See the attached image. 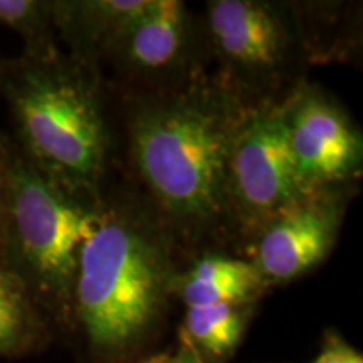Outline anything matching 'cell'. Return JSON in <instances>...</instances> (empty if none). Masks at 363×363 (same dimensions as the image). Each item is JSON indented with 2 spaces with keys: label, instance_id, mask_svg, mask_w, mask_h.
Masks as SVG:
<instances>
[{
  "label": "cell",
  "instance_id": "6da1fadb",
  "mask_svg": "<svg viewBox=\"0 0 363 363\" xmlns=\"http://www.w3.org/2000/svg\"><path fill=\"white\" fill-rule=\"evenodd\" d=\"M249 106L206 69L136 98L128 125L131 162L174 240L195 242L230 229L229 157Z\"/></svg>",
  "mask_w": 363,
  "mask_h": 363
},
{
  "label": "cell",
  "instance_id": "7a4b0ae2",
  "mask_svg": "<svg viewBox=\"0 0 363 363\" xmlns=\"http://www.w3.org/2000/svg\"><path fill=\"white\" fill-rule=\"evenodd\" d=\"M0 94L22 153L44 174L78 192L101 195L110 126L98 67L62 48L0 61Z\"/></svg>",
  "mask_w": 363,
  "mask_h": 363
},
{
  "label": "cell",
  "instance_id": "3957f363",
  "mask_svg": "<svg viewBox=\"0 0 363 363\" xmlns=\"http://www.w3.org/2000/svg\"><path fill=\"white\" fill-rule=\"evenodd\" d=\"M174 242L153 211L104 201L72 291V313L94 350L121 355L155 326L177 272Z\"/></svg>",
  "mask_w": 363,
  "mask_h": 363
},
{
  "label": "cell",
  "instance_id": "277c9868",
  "mask_svg": "<svg viewBox=\"0 0 363 363\" xmlns=\"http://www.w3.org/2000/svg\"><path fill=\"white\" fill-rule=\"evenodd\" d=\"M2 145V254L35 301L69 315L81 249L101 220V195L44 174L9 135Z\"/></svg>",
  "mask_w": 363,
  "mask_h": 363
},
{
  "label": "cell",
  "instance_id": "5b68a950",
  "mask_svg": "<svg viewBox=\"0 0 363 363\" xmlns=\"http://www.w3.org/2000/svg\"><path fill=\"white\" fill-rule=\"evenodd\" d=\"M202 29L216 76L247 104L283 101L311 61L294 4L211 0Z\"/></svg>",
  "mask_w": 363,
  "mask_h": 363
},
{
  "label": "cell",
  "instance_id": "8992f818",
  "mask_svg": "<svg viewBox=\"0 0 363 363\" xmlns=\"http://www.w3.org/2000/svg\"><path fill=\"white\" fill-rule=\"evenodd\" d=\"M283 101L249 106L230 148V229L251 240L267 222L311 194L299 179L289 147Z\"/></svg>",
  "mask_w": 363,
  "mask_h": 363
},
{
  "label": "cell",
  "instance_id": "52a82bcc",
  "mask_svg": "<svg viewBox=\"0 0 363 363\" xmlns=\"http://www.w3.org/2000/svg\"><path fill=\"white\" fill-rule=\"evenodd\" d=\"M202 22L180 0H148L118 35L110 61L136 98L175 88L203 71Z\"/></svg>",
  "mask_w": 363,
  "mask_h": 363
},
{
  "label": "cell",
  "instance_id": "ba28073f",
  "mask_svg": "<svg viewBox=\"0 0 363 363\" xmlns=\"http://www.w3.org/2000/svg\"><path fill=\"white\" fill-rule=\"evenodd\" d=\"M296 169L308 190L345 187L360 175L362 131L337 99L301 81L283 101Z\"/></svg>",
  "mask_w": 363,
  "mask_h": 363
},
{
  "label": "cell",
  "instance_id": "9c48e42d",
  "mask_svg": "<svg viewBox=\"0 0 363 363\" xmlns=\"http://www.w3.org/2000/svg\"><path fill=\"white\" fill-rule=\"evenodd\" d=\"M345 211V187L323 189L267 222L252 239L251 259L267 288L301 278L320 266L337 244Z\"/></svg>",
  "mask_w": 363,
  "mask_h": 363
},
{
  "label": "cell",
  "instance_id": "30bf717a",
  "mask_svg": "<svg viewBox=\"0 0 363 363\" xmlns=\"http://www.w3.org/2000/svg\"><path fill=\"white\" fill-rule=\"evenodd\" d=\"M148 0H54V27L59 45L69 56L98 67L118 35Z\"/></svg>",
  "mask_w": 363,
  "mask_h": 363
},
{
  "label": "cell",
  "instance_id": "8fae6325",
  "mask_svg": "<svg viewBox=\"0 0 363 363\" xmlns=\"http://www.w3.org/2000/svg\"><path fill=\"white\" fill-rule=\"evenodd\" d=\"M267 289L251 261L207 252L175 272L170 293L187 308L256 303Z\"/></svg>",
  "mask_w": 363,
  "mask_h": 363
},
{
  "label": "cell",
  "instance_id": "7c38bea8",
  "mask_svg": "<svg viewBox=\"0 0 363 363\" xmlns=\"http://www.w3.org/2000/svg\"><path fill=\"white\" fill-rule=\"evenodd\" d=\"M252 306L254 303L187 308L180 328L182 345L202 363H222L239 347Z\"/></svg>",
  "mask_w": 363,
  "mask_h": 363
},
{
  "label": "cell",
  "instance_id": "4fadbf2b",
  "mask_svg": "<svg viewBox=\"0 0 363 363\" xmlns=\"http://www.w3.org/2000/svg\"><path fill=\"white\" fill-rule=\"evenodd\" d=\"M39 303L0 252V357L29 350L43 335Z\"/></svg>",
  "mask_w": 363,
  "mask_h": 363
},
{
  "label": "cell",
  "instance_id": "5bb4252c",
  "mask_svg": "<svg viewBox=\"0 0 363 363\" xmlns=\"http://www.w3.org/2000/svg\"><path fill=\"white\" fill-rule=\"evenodd\" d=\"M0 27L24 43L27 54H44L61 48L54 27V0H0Z\"/></svg>",
  "mask_w": 363,
  "mask_h": 363
},
{
  "label": "cell",
  "instance_id": "9a60e30c",
  "mask_svg": "<svg viewBox=\"0 0 363 363\" xmlns=\"http://www.w3.org/2000/svg\"><path fill=\"white\" fill-rule=\"evenodd\" d=\"M315 363H363V358L337 335H328Z\"/></svg>",
  "mask_w": 363,
  "mask_h": 363
},
{
  "label": "cell",
  "instance_id": "2e32d148",
  "mask_svg": "<svg viewBox=\"0 0 363 363\" xmlns=\"http://www.w3.org/2000/svg\"><path fill=\"white\" fill-rule=\"evenodd\" d=\"M145 363H202V362L199 360V358L195 357L187 347L180 345L177 350L162 353V355H157V357H152L150 360H147Z\"/></svg>",
  "mask_w": 363,
  "mask_h": 363
},
{
  "label": "cell",
  "instance_id": "e0dca14e",
  "mask_svg": "<svg viewBox=\"0 0 363 363\" xmlns=\"http://www.w3.org/2000/svg\"><path fill=\"white\" fill-rule=\"evenodd\" d=\"M2 136V133H0ZM2 225H4V197H2V145H0V252H2Z\"/></svg>",
  "mask_w": 363,
  "mask_h": 363
}]
</instances>
